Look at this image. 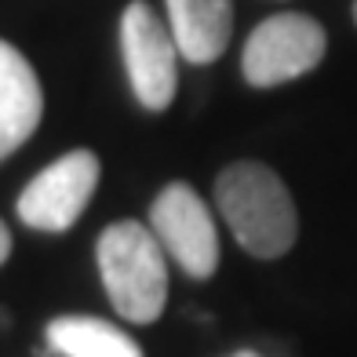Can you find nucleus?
Returning <instances> with one entry per match:
<instances>
[{
  "label": "nucleus",
  "mask_w": 357,
  "mask_h": 357,
  "mask_svg": "<svg viewBox=\"0 0 357 357\" xmlns=\"http://www.w3.org/2000/svg\"><path fill=\"white\" fill-rule=\"evenodd\" d=\"M215 208L237 245L255 259H281L299 237V212L288 186L259 160H234L219 172Z\"/></svg>",
  "instance_id": "obj_1"
},
{
  "label": "nucleus",
  "mask_w": 357,
  "mask_h": 357,
  "mask_svg": "<svg viewBox=\"0 0 357 357\" xmlns=\"http://www.w3.org/2000/svg\"><path fill=\"white\" fill-rule=\"evenodd\" d=\"M102 288L124 321L150 324L168 303V255L153 230L139 219L106 226L95 245Z\"/></svg>",
  "instance_id": "obj_2"
},
{
  "label": "nucleus",
  "mask_w": 357,
  "mask_h": 357,
  "mask_svg": "<svg viewBox=\"0 0 357 357\" xmlns=\"http://www.w3.org/2000/svg\"><path fill=\"white\" fill-rule=\"evenodd\" d=\"M328 52L324 26L306 11H281L263 19L241 52V73L252 88H278L321 66Z\"/></svg>",
  "instance_id": "obj_3"
},
{
  "label": "nucleus",
  "mask_w": 357,
  "mask_h": 357,
  "mask_svg": "<svg viewBox=\"0 0 357 357\" xmlns=\"http://www.w3.org/2000/svg\"><path fill=\"white\" fill-rule=\"evenodd\" d=\"M121 59L135 99L153 113L168 109L178 91V44L146 0H132L121 15Z\"/></svg>",
  "instance_id": "obj_4"
},
{
  "label": "nucleus",
  "mask_w": 357,
  "mask_h": 357,
  "mask_svg": "<svg viewBox=\"0 0 357 357\" xmlns=\"http://www.w3.org/2000/svg\"><path fill=\"white\" fill-rule=\"evenodd\" d=\"M146 226L160 241L165 255H172L193 281H208L219 270V230L212 208L190 183H168L160 190L150 204Z\"/></svg>",
  "instance_id": "obj_5"
},
{
  "label": "nucleus",
  "mask_w": 357,
  "mask_h": 357,
  "mask_svg": "<svg viewBox=\"0 0 357 357\" xmlns=\"http://www.w3.org/2000/svg\"><path fill=\"white\" fill-rule=\"evenodd\" d=\"M99 157L91 150H70L52 160L44 172H37L26 183V190L15 201V212L26 226L44 234H62L84 215L95 186H99Z\"/></svg>",
  "instance_id": "obj_6"
},
{
  "label": "nucleus",
  "mask_w": 357,
  "mask_h": 357,
  "mask_svg": "<svg viewBox=\"0 0 357 357\" xmlns=\"http://www.w3.org/2000/svg\"><path fill=\"white\" fill-rule=\"evenodd\" d=\"M44 117V91L37 70L15 44L0 40V160H8L37 132Z\"/></svg>",
  "instance_id": "obj_7"
},
{
  "label": "nucleus",
  "mask_w": 357,
  "mask_h": 357,
  "mask_svg": "<svg viewBox=\"0 0 357 357\" xmlns=\"http://www.w3.org/2000/svg\"><path fill=\"white\" fill-rule=\"evenodd\" d=\"M168 29L178 55L193 66H212L234 37V0H165Z\"/></svg>",
  "instance_id": "obj_8"
},
{
  "label": "nucleus",
  "mask_w": 357,
  "mask_h": 357,
  "mask_svg": "<svg viewBox=\"0 0 357 357\" xmlns=\"http://www.w3.org/2000/svg\"><path fill=\"white\" fill-rule=\"evenodd\" d=\"M47 343L66 357H142V347L117 324L77 314L47 324Z\"/></svg>",
  "instance_id": "obj_9"
},
{
  "label": "nucleus",
  "mask_w": 357,
  "mask_h": 357,
  "mask_svg": "<svg viewBox=\"0 0 357 357\" xmlns=\"http://www.w3.org/2000/svg\"><path fill=\"white\" fill-rule=\"evenodd\" d=\"M8 255H11V230L0 222V266L8 263Z\"/></svg>",
  "instance_id": "obj_10"
},
{
  "label": "nucleus",
  "mask_w": 357,
  "mask_h": 357,
  "mask_svg": "<svg viewBox=\"0 0 357 357\" xmlns=\"http://www.w3.org/2000/svg\"><path fill=\"white\" fill-rule=\"evenodd\" d=\"M230 357H259L255 350H237V354H230Z\"/></svg>",
  "instance_id": "obj_11"
},
{
  "label": "nucleus",
  "mask_w": 357,
  "mask_h": 357,
  "mask_svg": "<svg viewBox=\"0 0 357 357\" xmlns=\"http://www.w3.org/2000/svg\"><path fill=\"white\" fill-rule=\"evenodd\" d=\"M354 22H357V0H354Z\"/></svg>",
  "instance_id": "obj_12"
}]
</instances>
